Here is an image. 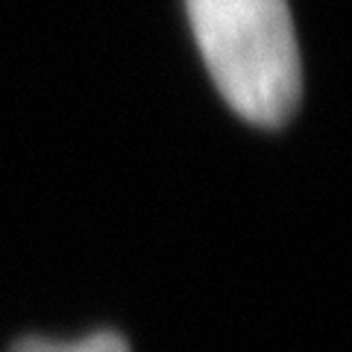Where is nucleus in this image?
Masks as SVG:
<instances>
[{
	"label": "nucleus",
	"instance_id": "obj_1",
	"mask_svg": "<svg viewBox=\"0 0 352 352\" xmlns=\"http://www.w3.org/2000/svg\"><path fill=\"white\" fill-rule=\"evenodd\" d=\"M194 38L220 94L241 118L282 126L302 91L288 0H185Z\"/></svg>",
	"mask_w": 352,
	"mask_h": 352
},
{
	"label": "nucleus",
	"instance_id": "obj_2",
	"mask_svg": "<svg viewBox=\"0 0 352 352\" xmlns=\"http://www.w3.org/2000/svg\"><path fill=\"white\" fill-rule=\"evenodd\" d=\"M9 352H129V344L118 332H94L82 340L24 338Z\"/></svg>",
	"mask_w": 352,
	"mask_h": 352
}]
</instances>
